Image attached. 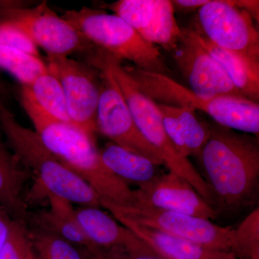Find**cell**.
<instances>
[{"instance_id": "d4e9b609", "label": "cell", "mask_w": 259, "mask_h": 259, "mask_svg": "<svg viewBox=\"0 0 259 259\" xmlns=\"http://www.w3.org/2000/svg\"><path fill=\"white\" fill-rule=\"evenodd\" d=\"M161 0H120L107 8L142 37L154 21Z\"/></svg>"}, {"instance_id": "7402d4cb", "label": "cell", "mask_w": 259, "mask_h": 259, "mask_svg": "<svg viewBox=\"0 0 259 259\" xmlns=\"http://www.w3.org/2000/svg\"><path fill=\"white\" fill-rule=\"evenodd\" d=\"M34 259H86L81 249L51 232L27 226Z\"/></svg>"}, {"instance_id": "484cf974", "label": "cell", "mask_w": 259, "mask_h": 259, "mask_svg": "<svg viewBox=\"0 0 259 259\" xmlns=\"http://www.w3.org/2000/svg\"><path fill=\"white\" fill-rule=\"evenodd\" d=\"M231 252L237 259H259L258 207L233 229Z\"/></svg>"}, {"instance_id": "cb8c5ba5", "label": "cell", "mask_w": 259, "mask_h": 259, "mask_svg": "<svg viewBox=\"0 0 259 259\" xmlns=\"http://www.w3.org/2000/svg\"><path fill=\"white\" fill-rule=\"evenodd\" d=\"M175 12L171 1L161 0L156 18L142 35L143 38L155 47L160 46L171 52L176 47L181 33Z\"/></svg>"}, {"instance_id": "7a4b0ae2", "label": "cell", "mask_w": 259, "mask_h": 259, "mask_svg": "<svg viewBox=\"0 0 259 259\" xmlns=\"http://www.w3.org/2000/svg\"><path fill=\"white\" fill-rule=\"evenodd\" d=\"M32 122L42 144L61 163L90 186L100 197L101 206L135 203L136 190L104 164L95 139L69 122L44 120Z\"/></svg>"}, {"instance_id": "9a60e30c", "label": "cell", "mask_w": 259, "mask_h": 259, "mask_svg": "<svg viewBox=\"0 0 259 259\" xmlns=\"http://www.w3.org/2000/svg\"><path fill=\"white\" fill-rule=\"evenodd\" d=\"M156 104L165 131L177 151L186 158L199 156L210 134L209 124L199 120L190 109Z\"/></svg>"}, {"instance_id": "ac0fdd59", "label": "cell", "mask_w": 259, "mask_h": 259, "mask_svg": "<svg viewBox=\"0 0 259 259\" xmlns=\"http://www.w3.org/2000/svg\"><path fill=\"white\" fill-rule=\"evenodd\" d=\"M30 175L0 137V207L12 219L25 225L30 212L24 190Z\"/></svg>"}, {"instance_id": "3957f363", "label": "cell", "mask_w": 259, "mask_h": 259, "mask_svg": "<svg viewBox=\"0 0 259 259\" xmlns=\"http://www.w3.org/2000/svg\"><path fill=\"white\" fill-rule=\"evenodd\" d=\"M0 127L22 166L36 177L46 193L79 206L101 207L96 192L49 151L35 131L22 125L0 99Z\"/></svg>"}, {"instance_id": "d6a6232c", "label": "cell", "mask_w": 259, "mask_h": 259, "mask_svg": "<svg viewBox=\"0 0 259 259\" xmlns=\"http://www.w3.org/2000/svg\"><path fill=\"white\" fill-rule=\"evenodd\" d=\"M113 250V253H110L109 255H105L102 259H122L121 256L120 248H115Z\"/></svg>"}, {"instance_id": "7c38bea8", "label": "cell", "mask_w": 259, "mask_h": 259, "mask_svg": "<svg viewBox=\"0 0 259 259\" xmlns=\"http://www.w3.org/2000/svg\"><path fill=\"white\" fill-rule=\"evenodd\" d=\"M171 52L189 89L195 95L204 98L243 97L221 65L204 49L193 29L181 28L180 37Z\"/></svg>"}, {"instance_id": "e0dca14e", "label": "cell", "mask_w": 259, "mask_h": 259, "mask_svg": "<svg viewBox=\"0 0 259 259\" xmlns=\"http://www.w3.org/2000/svg\"><path fill=\"white\" fill-rule=\"evenodd\" d=\"M117 221L167 259H237L232 252L209 249L193 242L125 220Z\"/></svg>"}, {"instance_id": "6da1fadb", "label": "cell", "mask_w": 259, "mask_h": 259, "mask_svg": "<svg viewBox=\"0 0 259 259\" xmlns=\"http://www.w3.org/2000/svg\"><path fill=\"white\" fill-rule=\"evenodd\" d=\"M199 156L215 204L239 210L255 202L259 178L258 137L214 122Z\"/></svg>"}, {"instance_id": "1f68e13d", "label": "cell", "mask_w": 259, "mask_h": 259, "mask_svg": "<svg viewBox=\"0 0 259 259\" xmlns=\"http://www.w3.org/2000/svg\"><path fill=\"white\" fill-rule=\"evenodd\" d=\"M234 3L238 8L245 10L253 19L258 20V1L239 0V1H234Z\"/></svg>"}, {"instance_id": "f1b7e54d", "label": "cell", "mask_w": 259, "mask_h": 259, "mask_svg": "<svg viewBox=\"0 0 259 259\" xmlns=\"http://www.w3.org/2000/svg\"><path fill=\"white\" fill-rule=\"evenodd\" d=\"M121 249L122 259H167L150 248L129 230Z\"/></svg>"}, {"instance_id": "d6986e66", "label": "cell", "mask_w": 259, "mask_h": 259, "mask_svg": "<svg viewBox=\"0 0 259 259\" xmlns=\"http://www.w3.org/2000/svg\"><path fill=\"white\" fill-rule=\"evenodd\" d=\"M75 212L85 236L103 254L102 250L123 245L128 230L100 207L79 206L75 208Z\"/></svg>"}, {"instance_id": "4dcf8cb0", "label": "cell", "mask_w": 259, "mask_h": 259, "mask_svg": "<svg viewBox=\"0 0 259 259\" xmlns=\"http://www.w3.org/2000/svg\"><path fill=\"white\" fill-rule=\"evenodd\" d=\"M12 221L13 219L8 213L0 207V255L9 233Z\"/></svg>"}, {"instance_id": "ffe728a7", "label": "cell", "mask_w": 259, "mask_h": 259, "mask_svg": "<svg viewBox=\"0 0 259 259\" xmlns=\"http://www.w3.org/2000/svg\"><path fill=\"white\" fill-rule=\"evenodd\" d=\"M198 35L204 49L221 65L241 95L248 100L258 102L259 64L231 51L216 47L199 34Z\"/></svg>"}, {"instance_id": "2e32d148", "label": "cell", "mask_w": 259, "mask_h": 259, "mask_svg": "<svg viewBox=\"0 0 259 259\" xmlns=\"http://www.w3.org/2000/svg\"><path fill=\"white\" fill-rule=\"evenodd\" d=\"M20 95L32 122L44 120L72 123L60 83L49 70L30 85L22 86Z\"/></svg>"}, {"instance_id": "52a82bcc", "label": "cell", "mask_w": 259, "mask_h": 259, "mask_svg": "<svg viewBox=\"0 0 259 259\" xmlns=\"http://www.w3.org/2000/svg\"><path fill=\"white\" fill-rule=\"evenodd\" d=\"M102 207L111 213L116 221L125 220L193 242L209 249L231 252L233 228L218 226L210 220L144 204L131 206L105 204Z\"/></svg>"}, {"instance_id": "ba28073f", "label": "cell", "mask_w": 259, "mask_h": 259, "mask_svg": "<svg viewBox=\"0 0 259 259\" xmlns=\"http://www.w3.org/2000/svg\"><path fill=\"white\" fill-rule=\"evenodd\" d=\"M253 20L233 0H209L197 10L193 30L213 45L259 64V33Z\"/></svg>"}, {"instance_id": "83f0119b", "label": "cell", "mask_w": 259, "mask_h": 259, "mask_svg": "<svg viewBox=\"0 0 259 259\" xmlns=\"http://www.w3.org/2000/svg\"><path fill=\"white\" fill-rule=\"evenodd\" d=\"M0 44L39 57L37 46L28 35L14 24L7 20L0 22Z\"/></svg>"}, {"instance_id": "f546056e", "label": "cell", "mask_w": 259, "mask_h": 259, "mask_svg": "<svg viewBox=\"0 0 259 259\" xmlns=\"http://www.w3.org/2000/svg\"><path fill=\"white\" fill-rule=\"evenodd\" d=\"M209 0H175L171 1L174 9L182 13H190L200 9L209 3Z\"/></svg>"}, {"instance_id": "8fae6325", "label": "cell", "mask_w": 259, "mask_h": 259, "mask_svg": "<svg viewBox=\"0 0 259 259\" xmlns=\"http://www.w3.org/2000/svg\"><path fill=\"white\" fill-rule=\"evenodd\" d=\"M4 20L14 24L42 48L48 56H66L74 53L88 54L94 48L62 17L49 8L46 1L32 8H3Z\"/></svg>"}, {"instance_id": "5bb4252c", "label": "cell", "mask_w": 259, "mask_h": 259, "mask_svg": "<svg viewBox=\"0 0 259 259\" xmlns=\"http://www.w3.org/2000/svg\"><path fill=\"white\" fill-rule=\"evenodd\" d=\"M49 207L37 214H30L28 224L44 228L60 236L76 247L86 250L94 259H100L103 253L92 244L76 219L72 203L66 199L47 193Z\"/></svg>"}, {"instance_id": "9c48e42d", "label": "cell", "mask_w": 259, "mask_h": 259, "mask_svg": "<svg viewBox=\"0 0 259 259\" xmlns=\"http://www.w3.org/2000/svg\"><path fill=\"white\" fill-rule=\"evenodd\" d=\"M48 70L60 83L71 122L95 139L101 74L88 62L47 56Z\"/></svg>"}, {"instance_id": "8992f818", "label": "cell", "mask_w": 259, "mask_h": 259, "mask_svg": "<svg viewBox=\"0 0 259 259\" xmlns=\"http://www.w3.org/2000/svg\"><path fill=\"white\" fill-rule=\"evenodd\" d=\"M61 17L97 49L139 69L168 76L170 70L158 48L117 15L83 8L68 10Z\"/></svg>"}, {"instance_id": "277c9868", "label": "cell", "mask_w": 259, "mask_h": 259, "mask_svg": "<svg viewBox=\"0 0 259 259\" xmlns=\"http://www.w3.org/2000/svg\"><path fill=\"white\" fill-rule=\"evenodd\" d=\"M138 88L158 104L199 110L212 117L218 125L258 136V102L244 97L224 95L204 98L167 75L123 66Z\"/></svg>"}, {"instance_id": "4fadbf2b", "label": "cell", "mask_w": 259, "mask_h": 259, "mask_svg": "<svg viewBox=\"0 0 259 259\" xmlns=\"http://www.w3.org/2000/svg\"><path fill=\"white\" fill-rule=\"evenodd\" d=\"M136 193L135 204L208 220L215 219L218 216L217 209L207 203L185 179L172 171L157 175L139 187Z\"/></svg>"}, {"instance_id": "4316f807", "label": "cell", "mask_w": 259, "mask_h": 259, "mask_svg": "<svg viewBox=\"0 0 259 259\" xmlns=\"http://www.w3.org/2000/svg\"><path fill=\"white\" fill-rule=\"evenodd\" d=\"M0 259H34L25 223L12 221Z\"/></svg>"}, {"instance_id": "30bf717a", "label": "cell", "mask_w": 259, "mask_h": 259, "mask_svg": "<svg viewBox=\"0 0 259 259\" xmlns=\"http://www.w3.org/2000/svg\"><path fill=\"white\" fill-rule=\"evenodd\" d=\"M101 74V91L97 106V131L117 145L163 165L159 153L145 139L131 115L125 98L110 70L100 64H90Z\"/></svg>"}, {"instance_id": "44dd1931", "label": "cell", "mask_w": 259, "mask_h": 259, "mask_svg": "<svg viewBox=\"0 0 259 259\" xmlns=\"http://www.w3.org/2000/svg\"><path fill=\"white\" fill-rule=\"evenodd\" d=\"M100 153L107 168L127 185L132 182L139 187L157 176V166L151 160L112 142L102 148Z\"/></svg>"}, {"instance_id": "5b68a950", "label": "cell", "mask_w": 259, "mask_h": 259, "mask_svg": "<svg viewBox=\"0 0 259 259\" xmlns=\"http://www.w3.org/2000/svg\"><path fill=\"white\" fill-rule=\"evenodd\" d=\"M97 64L103 65L110 70L139 131L159 153L163 164L170 171L185 179L207 203L214 207L215 199L207 181L199 175L188 158L180 154L167 136L157 104L138 88L121 64L120 59L102 53L97 59Z\"/></svg>"}, {"instance_id": "603a6c76", "label": "cell", "mask_w": 259, "mask_h": 259, "mask_svg": "<svg viewBox=\"0 0 259 259\" xmlns=\"http://www.w3.org/2000/svg\"><path fill=\"white\" fill-rule=\"evenodd\" d=\"M0 68L13 75L22 86L30 85L39 76L48 72L47 64L40 57L2 44Z\"/></svg>"}]
</instances>
